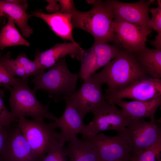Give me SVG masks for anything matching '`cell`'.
<instances>
[{"mask_svg":"<svg viewBox=\"0 0 161 161\" xmlns=\"http://www.w3.org/2000/svg\"><path fill=\"white\" fill-rule=\"evenodd\" d=\"M92 113L94 114L93 119L86 125L83 137H91L101 131L108 130L125 133L131 118L122 109L106 101L97 107Z\"/></svg>","mask_w":161,"mask_h":161,"instance_id":"5","label":"cell"},{"mask_svg":"<svg viewBox=\"0 0 161 161\" xmlns=\"http://www.w3.org/2000/svg\"><path fill=\"white\" fill-rule=\"evenodd\" d=\"M15 59L17 63L23 68L24 66L31 61L27 58L26 55L24 53L19 54L16 59Z\"/></svg>","mask_w":161,"mask_h":161,"instance_id":"32","label":"cell"},{"mask_svg":"<svg viewBox=\"0 0 161 161\" xmlns=\"http://www.w3.org/2000/svg\"><path fill=\"white\" fill-rule=\"evenodd\" d=\"M34 57L35 59L34 60H31L23 67L27 76L28 78L32 75L35 77L41 73V69L38 55L37 52Z\"/></svg>","mask_w":161,"mask_h":161,"instance_id":"29","label":"cell"},{"mask_svg":"<svg viewBox=\"0 0 161 161\" xmlns=\"http://www.w3.org/2000/svg\"><path fill=\"white\" fill-rule=\"evenodd\" d=\"M21 79L16 78L5 66L3 55L0 56V86H3L8 90L19 83Z\"/></svg>","mask_w":161,"mask_h":161,"instance_id":"25","label":"cell"},{"mask_svg":"<svg viewBox=\"0 0 161 161\" xmlns=\"http://www.w3.org/2000/svg\"><path fill=\"white\" fill-rule=\"evenodd\" d=\"M158 6L155 8L150 9L149 12L152 16L148 24V27L161 34V1L157 0Z\"/></svg>","mask_w":161,"mask_h":161,"instance_id":"28","label":"cell"},{"mask_svg":"<svg viewBox=\"0 0 161 161\" xmlns=\"http://www.w3.org/2000/svg\"><path fill=\"white\" fill-rule=\"evenodd\" d=\"M161 151V140L139 154L132 155L131 161H156Z\"/></svg>","mask_w":161,"mask_h":161,"instance_id":"24","label":"cell"},{"mask_svg":"<svg viewBox=\"0 0 161 161\" xmlns=\"http://www.w3.org/2000/svg\"><path fill=\"white\" fill-rule=\"evenodd\" d=\"M86 138L97 153V161L131 160L132 154L124 132L119 133L114 137L100 133Z\"/></svg>","mask_w":161,"mask_h":161,"instance_id":"10","label":"cell"},{"mask_svg":"<svg viewBox=\"0 0 161 161\" xmlns=\"http://www.w3.org/2000/svg\"><path fill=\"white\" fill-rule=\"evenodd\" d=\"M113 27L116 45L135 53L145 47L147 36L152 31L137 25L114 19Z\"/></svg>","mask_w":161,"mask_h":161,"instance_id":"12","label":"cell"},{"mask_svg":"<svg viewBox=\"0 0 161 161\" xmlns=\"http://www.w3.org/2000/svg\"><path fill=\"white\" fill-rule=\"evenodd\" d=\"M83 49L76 42L57 43L46 51H37L41 73L54 65L59 60L69 55L73 58L80 61Z\"/></svg>","mask_w":161,"mask_h":161,"instance_id":"16","label":"cell"},{"mask_svg":"<svg viewBox=\"0 0 161 161\" xmlns=\"http://www.w3.org/2000/svg\"><path fill=\"white\" fill-rule=\"evenodd\" d=\"M18 123L22 133L33 151L41 159L51 145L58 139L59 133L55 123H46L43 119L18 118Z\"/></svg>","mask_w":161,"mask_h":161,"instance_id":"6","label":"cell"},{"mask_svg":"<svg viewBox=\"0 0 161 161\" xmlns=\"http://www.w3.org/2000/svg\"><path fill=\"white\" fill-rule=\"evenodd\" d=\"M12 124L7 127L6 136L0 151V161H39L41 158L23 135L18 123Z\"/></svg>","mask_w":161,"mask_h":161,"instance_id":"9","label":"cell"},{"mask_svg":"<svg viewBox=\"0 0 161 161\" xmlns=\"http://www.w3.org/2000/svg\"><path fill=\"white\" fill-rule=\"evenodd\" d=\"M64 144L59 140L55 141L39 161H68Z\"/></svg>","mask_w":161,"mask_h":161,"instance_id":"23","label":"cell"},{"mask_svg":"<svg viewBox=\"0 0 161 161\" xmlns=\"http://www.w3.org/2000/svg\"><path fill=\"white\" fill-rule=\"evenodd\" d=\"M102 85L91 75L83 80L78 90L69 97L75 104L83 118L106 101Z\"/></svg>","mask_w":161,"mask_h":161,"instance_id":"14","label":"cell"},{"mask_svg":"<svg viewBox=\"0 0 161 161\" xmlns=\"http://www.w3.org/2000/svg\"><path fill=\"white\" fill-rule=\"evenodd\" d=\"M130 160L124 159V160H116L115 161H131Z\"/></svg>","mask_w":161,"mask_h":161,"instance_id":"36","label":"cell"},{"mask_svg":"<svg viewBox=\"0 0 161 161\" xmlns=\"http://www.w3.org/2000/svg\"><path fill=\"white\" fill-rule=\"evenodd\" d=\"M4 16H5L4 14L0 8V19L1 17Z\"/></svg>","mask_w":161,"mask_h":161,"instance_id":"35","label":"cell"},{"mask_svg":"<svg viewBox=\"0 0 161 161\" xmlns=\"http://www.w3.org/2000/svg\"><path fill=\"white\" fill-rule=\"evenodd\" d=\"M32 13L33 16L44 21L51 30L63 40L76 42L72 34L73 14H63L58 12L47 14L42 11H36Z\"/></svg>","mask_w":161,"mask_h":161,"instance_id":"18","label":"cell"},{"mask_svg":"<svg viewBox=\"0 0 161 161\" xmlns=\"http://www.w3.org/2000/svg\"><path fill=\"white\" fill-rule=\"evenodd\" d=\"M125 133L132 155L140 154L161 140L160 126L142 118H131Z\"/></svg>","mask_w":161,"mask_h":161,"instance_id":"7","label":"cell"},{"mask_svg":"<svg viewBox=\"0 0 161 161\" xmlns=\"http://www.w3.org/2000/svg\"><path fill=\"white\" fill-rule=\"evenodd\" d=\"M104 95L106 101L113 104L124 98L140 101L149 100L161 95V79L146 75L122 90L107 89Z\"/></svg>","mask_w":161,"mask_h":161,"instance_id":"8","label":"cell"},{"mask_svg":"<svg viewBox=\"0 0 161 161\" xmlns=\"http://www.w3.org/2000/svg\"><path fill=\"white\" fill-rule=\"evenodd\" d=\"M11 55V52H9L3 55L4 63L7 69L14 77H19L21 80L29 78L24 68L18 64L15 59L10 58Z\"/></svg>","mask_w":161,"mask_h":161,"instance_id":"26","label":"cell"},{"mask_svg":"<svg viewBox=\"0 0 161 161\" xmlns=\"http://www.w3.org/2000/svg\"><path fill=\"white\" fill-rule=\"evenodd\" d=\"M68 142L65 148L69 161H97V153L88 139L77 137Z\"/></svg>","mask_w":161,"mask_h":161,"instance_id":"20","label":"cell"},{"mask_svg":"<svg viewBox=\"0 0 161 161\" xmlns=\"http://www.w3.org/2000/svg\"><path fill=\"white\" fill-rule=\"evenodd\" d=\"M60 5L58 12L65 14H73L77 10L73 0H58Z\"/></svg>","mask_w":161,"mask_h":161,"instance_id":"30","label":"cell"},{"mask_svg":"<svg viewBox=\"0 0 161 161\" xmlns=\"http://www.w3.org/2000/svg\"><path fill=\"white\" fill-rule=\"evenodd\" d=\"M7 17V21L0 33V49L19 45L29 47L30 44L20 34L12 19L8 16Z\"/></svg>","mask_w":161,"mask_h":161,"instance_id":"22","label":"cell"},{"mask_svg":"<svg viewBox=\"0 0 161 161\" xmlns=\"http://www.w3.org/2000/svg\"><path fill=\"white\" fill-rule=\"evenodd\" d=\"M66 103L64 111L61 117L54 122L57 128L61 129L58 139L65 143L77 137L79 134H82L86 126L83 119L76 105L70 97L64 100Z\"/></svg>","mask_w":161,"mask_h":161,"instance_id":"15","label":"cell"},{"mask_svg":"<svg viewBox=\"0 0 161 161\" xmlns=\"http://www.w3.org/2000/svg\"><path fill=\"white\" fill-rule=\"evenodd\" d=\"M93 5L86 12L77 10L73 14V29L79 28L87 32L94 37L95 42L113 43L117 44L113 23L114 13L111 7L100 0H87Z\"/></svg>","mask_w":161,"mask_h":161,"instance_id":"1","label":"cell"},{"mask_svg":"<svg viewBox=\"0 0 161 161\" xmlns=\"http://www.w3.org/2000/svg\"><path fill=\"white\" fill-rule=\"evenodd\" d=\"M4 96V91L0 89V124L7 127L14 122H18V119L13 117L7 110L2 100Z\"/></svg>","mask_w":161,"mask_h":161,"instance_id":"27","label":"cell"},{"mask_svg":"<svg viewBox=\"0 0 161 161\" xmlns=\"http://www.w3.org/2000/svg\"><path fill=\"white\" fill-rule=\"evenodd\" d=\"M155 1H146L141 0L134 3H125L116 0H107L105 2L112 8L114 19L120 20L134 24L145 28L150 29L148 24L149 6Z\"/></svg>","mask_w":161,"mask_h":161,"instance_id":"13","label":"cell"},{"mask_svg":"<svg viewBox=\"0 0 161 161\" xmlns=\"http://www.w3.org/2000/svg\"><path fill=\"white\" fill-rule=\"evenodd\" d=\"M2 55V53L1 52H0V56Z\"/></svg>","mask_w":161,"mask_h":161,"instance_id":"37","label":"cell"},{"mask_svg":"<svg viewBox=\"0 0 161 161\" xmlns=\"http://www.w3.org/2000/svg\"><path fill=\"white\" fill-rule=\"evenodd\" d=\"M7 133V127L0 124V151L5 139Z\"/></svg>","mask_w":161,"mask_h":161,"instance_id":"33","label":"cell"},{"mask_svg":"<svg viewBox=\"0 0 161 161\" xmlns=\"http://www.w3.org/2000/svg\"><path fill=\"white\" fill-rule=\"evenodd\" d=\"M46 72L34 77L32 82L33 90L39 89L47 92L48 97L58 103L70 97L76 92L78 73L71 72L67 66L66 57L59 60Z\"/></svg>","mask_w":161,"mask_h":161,"instance_id":"3","label":"cell"},{"mask_svg":"<svg viewBox=\"0 0 161 161\" xmlns=\"http://www.w3.org/2000/svg\"><path fill=\"white\" fill-rule=\"evenodd\" d=\"M0 8L6 17L12 19L21 30L24 37L28 38L33 33V29L29 25L28 21L30 17L33 16V14L26 13L28 8L27 1L16 4L5 0H0Z\"/></svg>","mask_w":161,"mask_h":161,"instance_id":"19","label":"cell"},{"mask_svg":"<svg viewBox=\"0 0 161 161\" xmlns=\"http://www.w3.org/2000/svg\"><path fill=\"white\" fill-rule=\"evenodd\" d=\"M146 75L134 53L122 48L100 72L91 75L100 83L107 85L109 90H122Z\"/></svg>","mask_w":161,"mask_h":161,"instance_id":"2","label":"cell"},{"mask_svg":"<svg viewBox=\"0 0 161 161\" xmlns=\"http://www.w3.org/2000/svg\"><path fill=\"white\" fill-rule=\"evenodd\" d=\"M120 46L94 42L89 49L83 50L79 78L84 80L114 59L122 49Z\"/></svg>","mask_w":161,"mask_h":161,"instance_id":"11","label":"cell"},{"mask_svg":"<svg viewBox=\"0 0 161 161\" xmlns=\"http://www.w3.org/2000/svg\"><path fill=\"white\" fill-rule=\"evenodd\" d=\"M134 54L147 75L161 79V49H153L146 46Z\"/></svg>","mask_w":161,"mask_h":161,"instance_id":"21","label":"cell"},{"mask_svg":"<svg viewBox=\"0 0 161 161\" xmlns=\"http://www.w3.org/2000/svg\"><path fill=\"white\" fill-rule=\"evenodd\" d=\"M151 44L154 46L155 49H161V34L156 36L154 41H150Z\"/></svg>","mask_w":161,"mask_h":161,"instance_id":"34","label":"cell"},{"mask_svg":"<svg viewBox=\"0 0 161 161\" xmlns=\"http://www.w3.org/2000/svg\"><path fill=\"white\" fill-rule=\"evenodd\" d=\"M49 3L46 9L51 12H58L60 9L59 4H58V0H47Z\"/></svg>","mask_w":161,"mask_h":161,"instance_id":"31","label":"cell"},{"mask_svg":"<svg viewBox=\"0 0 161 161\" xmlns=\"http://www.w3.org/2000/svg\"><path fill=\"white\" fill-rule=\"evenodd\" d=\"M161 104V95H160L145 101L119 100L114 104L121 107L123 111L131 118L148 117L150 121L155 122V114Z\"/></svg>","mask_w":161,"mask_h":161,"instance_id":"17","label":"cell"},{"mask_svg":"<svg viewBox=\"0 0 161 161\" xmlns=\"http://www.w3.org/2000/svg\"><path fill=\"white\" fill-rule=\"evenodd\" d=\"M28 83L29 78L21 79L8 90L11 114L18 119L29 116L33 119L46 118L55 122L58 118L49 111L50 102L45 105L40 102L36 97V92L30 88Z\"/></svg>","mask_w":161,"mask_h":161,"instance_id":"4","label":"cell"}]
</instances>
